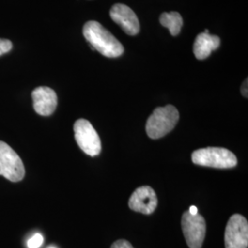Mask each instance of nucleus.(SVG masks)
Wrapping results in <instances>:
<instances>
[{"instance_id":"obj_1","label":"nucleus","mask_w":248,"mask_h":248,"mask_svg":"<svg viewBox=\"0 0 248 248\" xmlns=\"http://www.w3.org/2000/svg\"><path fill=\"white\" fill-rule=\"evenodd\" d=\"M83 34L89 45L106 57L115 58L124 53L123 45L98 21H88L83 28Z\"/></svg>"},{"instance_id":"obj_2","label":"nucleus","mask_w":248,"mask_h":248,"mask_svg":"<svg viewBox=\"0 0 248 248\" xmlns=\"http://www.w3.org/2000/svg\"><path fill=\"white\" fill-rule=\"evenodd\" d=\"M179 113L176 107L156 108L146 123V133L151 139H159L170 133L177 125Z\"/></svg>"},{"instance_id":"obj_3","label":"nucleus","mask_w":248,"mask_h":248,"mask_svg":"<svg viewBox=\"0 0 248 248\" xmlns=\"http://www.w3.org/2000/svg\"><path fill=\"white\" fill-rule=\"evenodd\" d=\"M191 160L198 166L214 169H232L237 165L235 155L222 147H206L194 151Z\"/></svg>"},{"instance_id":"obj_4","label":"nucleus","mask_w":248,"mask_h":248,"mask_svg":"<svg viewBox=\"0 0 248 248\" xmlns=\"http://www.w3.org/2000/svg\"><path fill=\"white\" fill-rule=\"evenodd\" d=\"M75 138L80 149L90 156L98 155L101 151V142L98 133L89 121L79 119L74 124Z\"/></svg>"},{"instance_id":"obj_5","label":"nucleus","mask_w":248,"mask_h":248,"mask_svg":"<svg viewBox=\"0 0 248 248\" xmlns=\"http://www.w3.org/2000/svg\"><path fill=\"white\" fill-rule=\"evenodd\" d=\"M0 175L12 182H18L25 176L24 165L18 154L2 141H0Z\"/></svg>"},{"instance_id":"obj_6","label":"nucleus","mask_w":248,"mask_h":248,"mask_svg":"<svg viewBox=\"0 0 248 248\" xmlns=\"http://www.w3.org/2000/svg\"><path fill=\"white\" fill-rule=\"evenodd\" d=\"M181 226L189 248H202L206 235V222L201 214L192 215L185 212L182 215Z\"/></svg>"},{"instance_id":"obj_7","label":"nucleus","mask_w":248,"mask_h":248,"mask_svg":"<svg viewBox=\"0 0 248 248\" xmlns=\"http://www.w3.org/2000/svg\"><path fill=\"white\" fill-rule=\"evenodd\" d=\"M224 244L225 248H248V222L244 216H231L225 228Z\"/></svg>"},{"instance_id":"obj_8","label":"nucleus","mask_w":248,"mask_h":248,"mask_svg":"<svg viewBox=\"0 0 248 248\" xmlns=\"http://www.w3.org/2000/svg\"><path fill=\"white\" fill-rule=\"evenodd\" d=\"M158 204L155 190L149 186H142L134 190L130 200L129 207L137 213L149 215L155 211Z\"/></svg>"},{"instance_id":"obj_9","label":"nucleus","mask_w":248,"mask_h":248,"mask_svg":"<svg viewBox=\"0 0 248 248\" xmlns=\"http://www.w3.org/2000/svg\"><path fill=\"white\" fill-rule=\"evenodd\" d=\"M110 18L128 35L134 36L140 31V23L133 9L124 4H115L109 11Z\"/></svg>"},{"instance_id":"obj_10","label":"nucleus","mask_w":248,"mask_h":248,"mask_svg":"<svg viewBox=\"0 0 248 248\" xmlns=\"http://www.w3.org/2000/svg\"><path fill=\"white\" fill-rule=\"evenodd\" d=\"M33 108L39 115L50 116L57 107V95L53 89L39 87L32 91Z\"/></svg>"},{"instance_id":"obj_11","label":"nucleus","mask_w":248,"mask_h":248,"mask_svg":"<svg viewBox=\"0 0 248 248\" xmlns=\"http://www.w3.org/2000/svg\"><path fill=\"white\" fill-rule=\"evenodd\" d=\"M221 45V39L216 35L209 33L206 30L202 33H200L196 38L193 45V52L196 58L199 60H204L210 56L214 50H217Z\"/></svg>"},{"instance_id":"obj_12","label":"nucleus","mask_w":248,"mask_h":248,"mask_svg":"<svg viewBox=\"0 0 248 248\" xmlns=\"http://www.w3.org/2000/svg\"><path fill=\"white\" fill-rule=\"evenodd\" d=\"M160 23L169 29L171 35L177 36L181 31L183 19L178 12H164L160 16Z\"/></svg>"},{"instance_id":"obj_13","label":"nucleus","mask_w":248,"mask_h":248,"mask_svg":"<svg viewBox=\"0 0 248 248\" xmlns=\"http://www.w3.org/2000/svg\"><path fill=\"white\" fill-rule=\"evenodd\" d=\"M44 243V236L41 233H36L31 239H29L27 246L28 248H39Z\"/></svg>"},{"instance_id":"obj_14","label":"nucleus","mask_w":248,"mask_h":248,"mask_svg":"<svg viewBox=\"0 0 248 248\" xmlns=\"http://www.w3.org/2000/svg\"><path fill=\"white\" fill-rule=\"evenodd\" d=\"M12 49V43L7 39H0V55L9 53Z\"/></svg>"},{"instance_id":"obj_15","label":"nucleus","mask_w":248,"mask_h":248,"mask_svg":"<svg viewBox=\"0 0 248 248\" xmlns=\"http://www.w3.org/2000/svg\"><path fill=\"white\" fill-rule=\"evenodd\" d=\"M110 248H134L130 242L127 240H118L114 242Z\"/></svg>"},{"instance_id":"obj_16","label":"nucleus","mask_w":248,"mask_h":248,"mask_svg":"<svg viewBox=\"0 0 248 248\" xmlns=\"http://www.w3.org/2000/svg\"><path fill=\"white\" fill-rule=\"evenodd\" d=\"M248 79H246V81L243 83V85H242V89H241V91H242V95H243L245 98H248Z\"/></svg>"},{"instance_id":"obj_17","label":"nucleus","mask_w":248,"mask_h":248,"mask_svg":"<svg viewBox=\"0 0 248 248\" xmlns=\"http://www.w3.org/2000/svg\"><path fill=\"white\" fill-rule=\"evenodd\" d=\"M188 213H190V214H192V215L198 214V208H197L196 206H190V208H189V210H188Z\"/></svg>"},{"instance_id":"obj_18","label":"nucleus","mask_w":248,"mask_h":248,"mask_svg":"<svg viewBox=\"0 0 248 248\" xmlns=\"http://www.w3.org/2000/svg\"><path fill=\"white\" fill-rule=\"evenodd\" d=\"M53 248V247H51V248Z\"/></svg>"}]
</instances>
